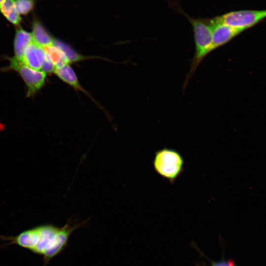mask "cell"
Wrapping results in <instances>:
<instances>
[{"label":"cell","mask_w":266,"mask_h":266,"mask_svg":"<svg viewBox=\"0 0 266 266\" xmlns=\"http://www.w3.org/2000/svg\"><path fill=\"white\" fill-rule=\"evenodd\" d=\"M87 221L72 222L70 219L62 227L43 224L25 230L14 236L0 235V240L4 242L3 247L16 245L41 256L43 266H47L53 258L67 247L71 234L85 225Z\"/></svg>","instance_id":"6da1fadb"},{"label":"cell","mask_w":266,"mask_h":266,"mask_svg":"<svg viewBox=\"0 0 266 266\" xmlns=\"http://www.w3.org/2000/svg\"><path fill=\"white\" fill-rule=\"evenodd\" d=\"M183 13L192 27L195 44V54L183 84L185 89L201 61L212 52V28L210 18H194Z\"/></svg>","instance_id":"7a4b0ae2"},{"label":"cell","mask_w":266,"mask_h":266,"mask_svg":"<svg viewBox=\"0 0 266 266\" xmlns=\"http://www.w3.org/2000/svg\"><path fill=\"white\" fill-rule=\"evenodd\" d=\"M184 164L181 154L173 149L168 148L156 151L153 161L155 172L170 183H173L181 174Z\"/></svg>","instance_id":"3957f363"},{"label":"cell","mask_w":266,"mask_h":266,"mask_svg":"<svg viewBox=\"0 0 266 266\" xmlns=\"http://www.w3.org/2000/svg\"><path fill=\"white\" fill-rule=\"evenodd\" d=\"M221 23L242 32L266 18V9L233 11L215 17Z\"/></svg>","instance_id":"277c9868"},{"label":"cell","mask_w":266,"mask_h":266,"mask_svg":"<svg viewBox=\"0 0 266 266\" xmlns=\"http://www.w3.org/2000/svg\"><path fill=\"white\" fill-rule=\"evenodd\" d=\"M9 59V67L19 72L27 85V96H33L43 86L46 79V73L28 66L14 57Z\"/></svg>","instance_id":"5b68a950"},{"label":"cell","mask_w":266,"mask_h":266,"mask_svg":"<svg viewBox=\"0 0 266 266\" xmlns=\"http://www.w3.org/2000/svg\"><path fill=\"white\" fill-rule=\"evenodd\" d=\"M212 28V51L226 44L242 32L210 18Z\"/></svg>","instance_id":"8992f818"},{"label":"cell","mask_w":266,"mask_h":266,"mask_svg":"<svg viewBox=\"0 0 266 266\" xmlns=\"http://www.w3.org/2000/svg\"><path fill=\"white\" fill-rule=\"evenodd\" d=\"M46 58L44 48L33 41L26 48L21 62L33 69L41 70Z\"/></svg>","instance_id":"52a82bcc"},{"label":"cell","mask_w":266,"mask_h":266,"mask_svg":"<svg viewBox=\"0 0 266 266\" xmlns=\"http://www.w3.org/2000/svg\"><path fill=\"white\" fill-rule=\"evenodd\" d=\"M53 73L63 81L74 89L83 92L94 100L91 95L81 86L75 72L69 64L56 67Z\"/></svg>","instance_id":"ba28073f"},{"label":"cell","mask_w":266,"mask_h":266,"mask_svg":"<svg viewBox=\"0 0 266 266\" xmlns=\"http://www.w3.org/2000/svg\"><path fill=\"white\" fill-rule=\"evenodd\" d=\"M33 42L31 33L21 28H17L14 40V57L21 61L26 48Z\"/></svg>","instance_id":"9c48e42d"},{"label":"cell","mask_w":266,"mask_h":266,"mask_svg":"<svg viewBox=\"0 0 266 266\" xmlns=\"http://www.w3.org/2000/svg\"><path fill=\"white\" fill-rule=\"evenodd\" d=\"M33 41L44 48L53 44L54 39L47 32L41 23L35 19L32 25L31 33Z\"/></svg>","instance_id":"30bf717a"},{"label":"cell","mask_w":266,"mask_h":266,"mask_svg":"<svg viewBox=\"0 0 266 266\" xmlns=\"http://www.w3.org/2000/svg\"><path fill=\"white\" fill-rule=\"evenodd\" d=\"M0 12L12 24L20 25L22 19L16 9L15 0H3L0 5Z\"/></svg>","instance_id":"8fae6325"},{"label":"cell","mask_w":266,"mask_h":266,"mask_svg":"<svg viewBox=\"0 0 266 266\" xmlns=\"http://www.w3.org/2000/svg\"><path fill=\"white\" fill-rule=\"evenodd\" d=\"M53 44L64 53L68 64L95 58L94 56H86L79 54L68 45L60 40L54 39Z\"/></svg>","instance_id":"7c38bea8"},{"label":"cell","mask_w":266,"mask_h":266,"mask_svg":"<svg viewBox=\"0 0 266 266\" xmlns=\"http://www.w3.org/2000/svg\"><path fill=\"white\" fill-rule=\"evenodd\" d=\"M43 48L46 56L55 65V67L68 64L64 53L53 44Z\"/></svg>","instance_id":"4fadbf2b"},{"label":"cell","mask_w":266,"mask_h":266,"mask_svg":"<svg viewBox=\"0 0 266 266\" xmlns=\"http://www.w3.org/2000/svg\"><path fill=\"white\" fill-rule=\"evenodd\" d=\"M33 0H15V6L20 15H26L32 11L34 7Z\"/></svg>","instance_id":"5bb4252c"},{"label":"cell","mask_w":266,"mask_h":266,"mask_svg":"<svg viewBox=\"0 0 266 266\" xmlns=\"http://www.w3.org/2000/svg\"><path fill=\"white\" fill-rule=\"evenodd\" d=\"M55 68V65L46 56V58L42 65L41 70L47 73L53 72Z\"/></svg>","instance_id":"9a60e30c"},{"label":"cell","mask_w":266,"mask_h":266,"mask_svg":"<svg viewBox=\"0 0 266 266\" xmlns=\"http://www.w3.org/2000/svg\"><path fill=\"white\" fill-rule=\"evenodd\" d=\"M212 266H234V264L232 261H222L213 263Z\"/></svg>","instance_id":"2e32d148"},{"label":"cell","mask_w":266,"mask_h":266,"mask_svg":"<svg viewBox=\"0 0 266 266\" xmlns=\"http://www.w3.org/2000/svg\"><path fill=\"white\" fill-rule=\"evenodd\" d=\"M3 0H0V4L1 3V2Z\"/></svg>","instance_id":"e0dca14e"}]
</instances>
